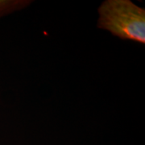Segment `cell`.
Masks as SVG:
<instances>
[{
    "label": "cell",
    "mask_w": 145,
    "mask_h": 145,
    "mask_svg": "<svg viewBox=\"0 0 145 145\" xmlns=\"http://www.w3.org/2000/svg\"><path fill=\"white\" fill-rule=\"evenodd\" d=\"M97 27L123 40L145 44V9L131 0H105Z\"/></svg>",
    "instance_id": "1"
},
{
    "label": "cell",
    "mask_w": 145,
    "mask_h": 145,
    "mask_svg": "<svg viewBox=\"0 0 145 145\" xmlns=\"http://www.w3.org/2000/svg\"><path fill=\"white\" fill-rule=\"evenodd\" d=\"M31 3V0H0V18L24 10Z\"/></svg>",
    "instance_id": "2"
}]
</instances>
